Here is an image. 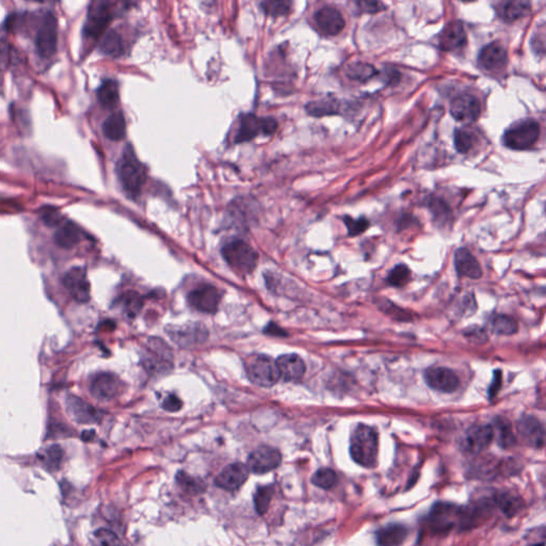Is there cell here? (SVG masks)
<instances>
[{"instance_id":"cell-1","label":"cell","mask_w":546,"mask_h":546,"mask_svg":"<svg viewBox=\"0 0 546 546\" xmlns=\"http://www.w3.org/2000/svg\"><path fill=\"white\" fill-rule=\"evenodd\" d=\"M116 174L126 194L132 199H137L147 180V170L130 145L125 147L116 163Z\"/></svg>"},{"instance_id":"cell-2","label":"cell","mask_w":546,"mask_h":546,"mask_svg":"<svg viewBox=\"0 0 546 546\" xmlns=\"http://www.w3.org/2000/svg\"><path fill=\"white\" fill-rule=\"evenodd\" d=\"M378 433L369 426H357L350 439V454L353 461L365 468H374L378 461Z\"/></svg>"},{"instance_id":"cell-3","label":"cell","mask_w":546,"mask_h":546,"mask_svg":"<svg viewBox=\"0 0 546 546\" xmlns=\"http://www.w3.org/2000/svg\"><path fill=\"white\" fill-rule=\"evenodd\" d=\"M227 265L238 275H250L258 265V255L250 244L244 240H233L225 244L221 251Z\"/></svg>"},{"instance_id":"cell-4","label":"cell","mask_w":546,"mask_h":546,"mask_svg":"<svg viewBox=\"0 0 546 546\" xmlns=\"http://www.w3.org/2000/svg\"><path fill=\"white\" fill-rule=\"evenodd\" d=\"M246 371L249 380L262 388H271L281 378L277 362L268 355L249 357L246 361Z\"/></svg>"},{"instance_id":"cell-5","label":"cell","mask_w":546,"mask_h":546,"mask_svg":"<svg viewBox=\"0 0 546 546\" xmlns=\"http://www.w3.org/2000/svg\"><path fill=\"white\" fill-rule=\"evenodd\" d=\"M461 507L450 503H437L427 516V526L435 534H447L460 525Z\"/></svg>"},{"instance_id":"cell-6","label":"cell","mask_w":546,"mask_h":546,"mask_svg":"<svg viewBox=\"0 0 546 546\" xmlns=\"http://www.w3.org/2000/svg\"><path fill=\"white\" fill-rule=\"evenodd\" d=\"M539 137V124L534 120H524L509 127L504 134L503 141L508 149L524 151L532 147Z\"/></svg>"},{"instance_id":"cell-7","label":"cell","mask_w":546,"mask_h":546,"mask_svg":"<svg viewBox=\"0 0 546 546\" xmlns=\"http://www.w3.org/2000/svg\"><path fill=\"white\" fill-rule=\"evenodd\" d=\"M277 122L273 118H258L255 114H244L239 121L235 142L244 143L251 141L260 134L271 136L277 132Z\"/></svg>"},{"instance_id":"cell-8","label":"cell","mask_w":546,"mask_h":546,"mask_svg":"<svg viewBox=\"0 0 546 546\" xmlns=\"http://www.w3.org/2000/svg\"><path fill=\"white\" fill-rule=\"evenodd\" d=\"M58 21L52 12L43 17L36 36V50L42 58L52 57L57 50Z\"/></svg>"},{"instance_id":"cell-9","label":"cell","mask_w":546,"mask_h":546,"mask_svg":"<svg viewBox=\"0 0 546 546\" xmlns=\"http://www.w3.org/2000/svg\"><path fill=\"white\" fill-rule=\"evenodd\" d=\"M112 10L110 3L100 1L91 5L87 15L83 32L88 38L97 39L102 36L105 29L112 21Z\"/></svg>"},{"instance_id":"cell-10","label":"cell","mask_w":546,"mask_h":546,"mask_svg":"<svg viewBox=\"0 0 546 546\" xmlns=\"http://www.w3.org/2000/svg\"><path fill=\"white\" fill-rule=\"evenodd\" d=\"M63 285L76 302L87 303L90 300V282L83 267L71 268L64 275Z\"/></svg>"},{"instance_id":"cell-11","label":"cell","mask_w":546,"mask_h":546,"mask_svg":"<svg viewBox=\"0 0 546 546\" xmlns=\"http://www.w3.org/2000/svg\"><path fill=\"white\" fill-rule=\"evenodd\" d=\"M282 454L277 448L260 446L249 456V471L254 474H266L277 468L281 464Z\"/></svg>"},{"instance_id":"cell-12","label":"cell","mask_w":546,"mask_h":546,"mask_svg":"<svg viewBox=\"0 0 546 546\" xmlns=\"http://www.w3.org/2000/svg\"><path fill=\"white\" fill-rule=\"evenodd\" d=\"M123 384L118 376L112 372H100L91 380L90 392L98 400H110L120 395Z\"/></svg>"},{"instance_id":"cell-13","label":"cell","mask_w":546,"mask_h":546,"mask_svg":"<svg viewBox=\"0 0 546 546\" xmlns=\"http://www.w3.org/2000/svg\"><path fill=\"white\" fill-rule=\"evenodd\" d=\"M493 504L489 501H479L475 504L461 507L459 529L468 530L478 527L492 516Z\"/></svg>"},{"instance_id":"cell-14","label":"cell","mask_w":546,"mask_h":546,"mask_svg":"<svg viewBox=\"0 0 546 546\" xmlns=\"http://www.w3.org/2000/svg\"><path fill=\"white\" fill-rule=\"evenodd\" d=\"M169 335L180 347L201 345L207 339L209 331L202 324H186L168 329Z\"/></svg>"},{"instance_id":"cell-15","label":"cell","mask_w":546,"mask_h":546,"mask_svg":"<svg viewBox=\"0 0 546 546\" xmlns=\"http://www.w3.org/2000/svg\"><path fill=\"white\" fill-rule=\"evenodd\" d=\"M220 291L211 285L194 289L188 296V303L194 310L205 314H213L217 312L220 304Z\"/></svg>"},{"instance_id":"cell-16","label":"cell","mask_w":546,"mask_h":546,"mask_svg":"<svg viewBox=\"0 0 546 546\" xmlns=\"http://www.w3.org/2000/svg\"><path fill=\"white\" fill-rule=\"evenodd\" d=\"M318 30L324 36H334L341 34L345 28V19L336 8L324 6L314 15Z\"/></svg>"},{"instance_id":"cell-17","label":"cell","mask_w":546,"mask_h":546,"mask_svg":"<svg viewBox=\"0 0 546 546\" xmlns=\"http://www.w3.org/2000/svg\"><path fill=\"white\" fill-rule=\"evenodd\" d=\"M481 108L479 101L471 94L456 96L450 104L452 118L462 123H474L479 118Z\"/></svg>"},{"instance_id":"cell-18","label":"cell","mask_w":546,"mask_h":546,"mask_svg":"<svg viewBox=\"0 0 546 546\" xmlns=\"http://www.w3.org/2000/svg\"><path fill=\"white\" fill-rule=\"evenodd\" d=\"M493 440L492 426L475 425L466 431L462 446L466 452L476 454L487 450Z\"/></svg>"},{"instance_id":"cell-19","label":"cell","mask_w":546,"mask_h":546,"mask_svg":"<svg viewBox=\"0 0 546 546\" xmlns=\"http://www.w3.org/2000/svg\"><path fill=\"white\" fill-rule=\"evenodd\" d=\"M426 384L432 390L452 392L460 386L458 376L452 369L445 367H430L425 372Z\"/></svg>"},{"instance_id":"cell-20","label":"cell","mask_w":546,"mask_h":546,"mask_svg":"<svg viewBox=\"0 0 546 546\" xmlns=\"http://www.w3.org/2000/svg\"><path fill=\"white\" fill-rule=\"evenodd\" d=\"M521 441L532 448H542L545 440L544 427L539 419L534 417H524L516 425Z\"/></svg>"},{"instance_id":"cell-21","label":"cell","mask_w":546,"mask_h":546,"mask_svg":"<svg viewBox=\"0 0 546 546\" xmlns=\"http://www.w3.org/2000/svg\"><path fill=\"white\" fill-rule=\"evenodd\" d=\"M248 466L242 463H233L225 466L219 475L216 478L215 483L217 487L227 491H236L239 487L246 483L249 478Z\"/></svg>"},{"instance_id":"cell-22","label":"cell","mask_w":546,"mask_h":546,"mask_svg":"<svg viewBox=\"0 0 546 546\" xmlns=\"http://www.w3.org/2000/svg\"><path fill=\"white\" fill-rule=\"evenodd\" d=\"M65 408L70 417L79 423H98L102 419V414L88 402L76 396H67L65 400Z\"/></svg>"},{"instance_id":"cell-23","label":"cell","mask_w":546,"mask_h":546,"mask_svg":"<svg viewBox=\"0 0 546 546\" xmlns=\"http://www.w3.org/2000/svg\"><path fill=\"white\" fill-rule=\"evenodd\" d=\"M468 36L462 21H452L445 27L440 36V48L445 52H454L466 45Z\"/></svg>"},{"instance_id":"cell-24","label":"cell","mask_w":546,"mask_h":546,"mask_svg":"<svg viewBox=\"0 0 546 546\" xmlns=\"http://www.w3.org/2000/svg\"><path fill=\"white\" fill-rule=\"evenodd\" d=\"M478 62L480 67L487 71H499L506 67L508 54L504 46L493 42L481 50L478 56Z\"/></svg>"},{"instance_id":"cell-25","label":"cell","mask_w":546,"mask_h":546,"mask_svg":"<svg viewBox=\"0 0 546 546\" xmlns=\"http://www.w3.org/2000/svg\"><path fill=\"white\" fill-rule=\"evenodd\" d=\"M454 267L460 277L478 280L483 275V269L480 267L475 256L465 248H460L454 253Z\"/></svg>"},{"instance_id":"cell-26","label":"cell","mask_w":546,"mask_h":546,"mask_svg":"<svg viewBox=\"0 0 546 546\" xmlns=\"http://www.w3.org/2000/svg\"><path fill=\"white\" fill-rule=\"evenodd\" d=\"M277 368L280 376L287 382H295L302 379L305 374V364L299 355H284L277 359Z\"/></svg>"},{"instance_id":"cell-27","label":"cell","mask_w":546,"mask_h":546,"mask_svg":"<svg viewBox=\"0 0 546 546\" xmlns=\"http://www.w3.org/2000/svg\"><path fill=\"white\" fill-rule=\"evenodd\" d=\"M532 10V3L524 0L504 1L497 5L496 12L499 19L506 23H514L527 17Z\"/></svg>"},{"instance_id":"cell-28","label":"cell","mask_w":546,"mask_h":546,"mask_svg":"<svg viewBox=\"0 0 546 546\" xmlns=\"http://www.w3.org/2000/svg\"><path fill=\"white\" fill-rule=\"evenodd\" d=\"M409 530L401 524H390L377 532L379 546H400L407 540Z\"/></svg>"},{"instance_id":"cell-29","label":"cell","mask_w":546,"mask_h":546,"mask_svg":"<svg viewBox=\"0 0 546 546\" xmlns=\"http://www.w3.org/2000/svg\"><path fill=\"white\" fill-rule=\"evenodd\" d=\"M494 505L504 513L508 518L518 516V513L525 507V501H523L522 497L518 495L513 494L512 492L497 493L494 497Z\"/></svg>"},{"instance_id":"cell-30","label":"cell","mask_w":546,"mask_h":546,"mask_svg":"<svg viewBox=\"0 0 546 546\" xmlns=\"http://www.w3.org/2000/svg\"><path fill=\"white\" fill-rule=\"evenodd\" d=\"M105 137L112 141H120L126 135V121L123 112H116L110 114L103 124Z\"/></svg>"},{"instance_id":"cell-31","label":"cell","mask_w":546,"mask_h":546,"mask_svg":"<svg viewBox=\"0 0 546 546\" xmlns=\"http://www.w3.org/2000/svg\"><path fill=\"white\" fill-rule=\"evenodd\" d=\"M305 110L310 116H315V118H322V116L341 114L342 104L339 101L333 98V97H326V98L316 101V102L308 103L305 106Z\"/></svg>"},{"instance_id":"cell-32","label":"cell","mask_w":546,"mask_h":546,"mask_svg":"<svg viewBox=\"0 0 546 546\" xmlns=\"http://www.w3.org/2000/svg\"><path fill=\"white\" fill-rule=\"evenodd\" d=\"M54 239L60 248L72 249L81 240V232L75 223L67 221L54 233Z\"/></svg>"},{"instance_id":"cell-33","label":"cell","mask_w":546,"mask_h":546,"mask_svg":"<svg viewBox=\"0 0 546 546\" xmlns=\"http://www.w3.org/2000/svg\"><path fill=\"white\" fill-rule=\"evenodd\" d=\"M97 97L104 108L114 109L120 100L118 83L114 79H106L103 81L97 90Z\"/></svg>"},{"instance_id":"cell-34","label":"cell","mask_w":546,"mask_h":546,"mask_svg":"<svg viewBox=\"0 0 546 546\" xmlns=\"http://www.w3.org/2000/svg\"><path fill=\"white\" fill-rule=\"evenodd\" d=\"M101 52L109 57L118 58L124 54V41L118 31L110 30L105 34L100 44Z\"/></svg>"},{"instance_id":"cell-35","label":"cell","mask_w":546,"mask_h":546,"mask_svg":"<svg viewBox=\"0 0 546 546\" xmlns=\"http://www.w3.org/2000/svg\"><path fill=\"white\" fill-rule=\"evenodd\" d=\"M493 429V437L497 444L503 448H509L516 444V435L513 434L512 427L506 419H497Z\"/></svg>"},{"instance_id":"cell-36","label":"cell","mask_w":546,"mask_h":546,"mask_svg":"<svg viewBox=\"0 0 546 546\" xmlns=\"http://www.w3.org/2000/svg\"><path fill=\"white\" fill-rule=\"evenodd\" d=\"M346 73H347L348 77L353 81L366 83L376 76L377 70L371 64L359 61L351 63L348 67Z\"/></svg>"},{"instance_id":"cell-37","label":"cell","mask_w":546,"mask_h":546,"mask_svg":"<svg viewBox=\"0 0 546 546\" xmlns=\"http://www.w3.org/2000/svg\"><path fill=\"white\" fill-rule=\"evenodd\" d=\"M492 330L498 335H513L518 331V324L508 315H497L492 319Z\"/></svg>"},{"instance_id":"cell-38","label":"cell","mask_w":546,"mask_h":546,"mask_svg":"<svg viewBox=\"0 0 546 546\" xmlns=\"http://www.w3.org/2000/svg\"><path fill=\"white\" fill-rule=\"evenodd\" d=\"M273 494H275L273 485H264V487H258L256 490L254 494V506L260 516H264L267 512Z\"/></svg>"},{"instance_id":"cell-39","label":"cell","mask_w":546,"mask_h":546,"mask_svg":"<svg viewBox=\"0 0 546 546\" xmlns=\"http://www.w3.org/2000/svg\"><path fill=\"white\" fill-rule=\"evenodd\" d=\"M176 483H178V485H180L185 492L192 495L203 493L206 489L205 483L202 480L192 477L189 474L185 473V472H178V475H176Z\"/></svg>"},{"instance_id":"cell-40","label":"cell","mask_w":546,"mask_h":546,"mask_svg":"<svg viewBox=\"0 0 546 546\" xmlns=\"http://www.w3.org/2000/svg\"><path fill=\"white\" fill-rule=\"evenodd\" d=\"M337 481V475L331 468H320L312 477L313 485L324 490L332 489Z\"/></svg>"},{"instance_id":"cell-41","label":"cell","mask_w":546,"mask_h":546,"mask_svg":"<svg viewBox=\"0 0 546 546\" xmlns=\"http://www.w3.org/2000/svg\"><path fill=\"white\" fill-rule=\"evenodd\" d=\"M476 138L471 132L466 129H456L454 132V147L461 154H466L475 145Z\"/></svg>"},{"instance_id":"cell-42","label":"cell","mask_w":546,"mask_h":546,"mask_svg":"<svg viewBox=\"0 0 546 546\" xmlns=\"http://www.w3.org/2000/svg\"><path fill=\"white\" fill-rule=\"evenodd\" d=\"M43 463L45 464L50 470H57L60 468L62 459H63V450L59 445H52L43 450L42 456Z\"/></svg>"},{"instance_id":"cell-43","label":"cell","mask_w":546,"mask_h":546,"mask_svg":"<svg viewBox=\"0 0 546 546\" xmlns=\"http://www.w3.org/2000/svg\"><path fill=\"white\" fill-rule=\"evenodd\" d=\"M410 272L409 268L403 264L395 266L392 268V271L388 277V282L390 286L394 287H403L407 285L408 282L410 281Z\"/></svg>"},{"instance_id":"cell-44","label":"cell","mask_w":546,"mask_h":546,"mask_svg":"<svg viewBox=\"0 0 546 546\" xmlns=\"http://www.w3.org/2000/svg\"><path fill=\"white\" fill-rule=\"evenodd\" d=\"M293 3L291 1H263L260 3V8L264 12L270 17H282L288 14Z\"/></svg>"},{"instance_id":"cell-45","label":"cell","mask_w":546,"mask_h":546,"mask_svg":"<svg viewBox=\"0 0 546 546\" xmlns=\"http://www.w3.org/2000/svg\"><path fill=\"white\" fill-rule=\"evenodd\" d=\"M95 541L97 546H126L114 532L105 528L95 532Z\"/></svg>"},{"instance_id":"cell-46","label":"cell","mask_w":546,"mask_h":546,"mask_svg":"<svg viewBox=\"0 0 546 546\" xmlns=\"http://www.w3.org/2000/svg\"><path fill=\"white\" fill-rule=\"evenodd\" d=\"M343 220L346 227H347L348 234L351 237L362 234L369 227V221L365 219L364 217L359 218V219H353V218L349 217V216H345V217L343 218Z\"/></svg>"},{"instance_id":"cell-47","label":"cell","mask_w":546,"mask_h":546,"mask_svg":"<svg viewBox=\"0 0 546 546\" xmlns=\"http://www.w3.org/2000/svg\"><path fill=\"white\" fill-rule=\"evenodd\" d=\"M142 305H143L142 298L137 293H126L125 298H124V308L130 317H135L136 315L141 310Z\"/></svg>"},{"instance_id":"cell-48","label":"cell","mask_w":546,"mask_h":546,"mask_svg":"<svg viewBox=\"0 0 546 546\" xmlns=\"http://www.w3.org/2000/svg\"><path fill=\"white\" fill-rule=\"evenodd\" d=\"M41 217H42L44 224L50 227H58V225L61 224L62 220H63V218H62L59 211L54 209V207H50V206L43 207L42 211H41Z\"/></svg>"},{"instance_id":"cell-49","label":"cell","mask_w":546,"mask_h":546,"mask_svg":"<svg viewBox=\"0 0 546 546\" xmlns=\"http://www.w3.org/2000/svg\"><path fill=\"white\" fill-rule=\"evenodd\" d=\"M464 336H465L468 342L477 344V345H481V344L485 343V342L487 341V333H485L483 328H479V326H471V328H468L465 332H464Z\"/></svg>"},{"instance_id":"cell-50","label":"cell","mask_w":546,"mask_h":546,"mask_svg":"<svg viewBox=\"0 0 546 546\" xmlns=\"http://www.w3.org/2000/svg\"><path fill=\"white\" fill-rule=\"evenodd\" d=\"M357 7L362 12L369 13V14H375V13L381 12L386 10V6L381 1H370V0H365V1H359Z\"/></svg>"},{"instance_id":"cell-51","label":"cell","mask_w":546,"mask_h":546,"mask_svg":"<svg viewBox=\"0 0 546 546\" xmlns=\"http://www.w3.org/2000/svg\"><path fill=\"white\" fill-rule=\"evenodd\" d=\"M182 400L176 395H170L163 400L162 408L168 412H178L182 409Z\"/></svg>"},{"instance_id":"cell-52","label":"cell","mask_w":546,"mask_h":546,"mask_svg":"<svg viewBox=\"0 0 546 546\" xmlns=\"http://www.w3.org/2000/svg\"><path fill=\"white\" fill-rule=\"evenodd\" d=\"M501 379H503V376H501V370L495 371L492 384H491L489 388L490 399L496 397L497 394H498L499 390H501Z\"/></svg>"},{"instance_id":"cell-53","label":"cell","mask_w":546,"mask_h":546,"mask_svg":"<svg viewBox=\"0 0 546 546\" xmlns=\"http://www.w3.org/2000/svg\"><path fill=\"white\" fill-rule=\"evenodd\" d=\"M431 207H432L433 213H437V215L441 216V217H444L446 215L447 207L442 200H433L432 203H431Z\"/></svg>"},{"instance_id":"cell-54","label":"cell","mask_w":546,"mask_h":546,"mask_svg":"<svg viewBox=\"0 0 546 546\" xmlns=\"http://www.w3.org/2000/svg\"><path fill=\"white\" fill-rule=\"evenodd\" d=\"M265 332L269 335L273 336H285L287 335L286 332L283 331V330L277 326V324H270L266 326Z\"/></svg>"},{"instance_id":"cell-55","label":"cell","mask_w":546,"mask_h":546,"mask_svg":"<svg viewBox=\"0 0 546 546\" xmlns=\"http://www.w3.org/2000/svg\"><path fill=\"white\" fill-rule=\"evenodd\" d=\"M6 62V52L0 48V67Z\"/></svg>"},{"instance_id":"cell-56","label":"cell","mask_w":546,"mask_h":546,"mask_svg":"<svg viewBox=\"0 0 546 546\" xmlns=\"http://www.w3.org/2000/svg\"><path fill=\"white\" fill-rule=\"evenodd\" d=\"M532 546H544V543L534 544V545H532Z\"/></svg>"}]
</instances>
